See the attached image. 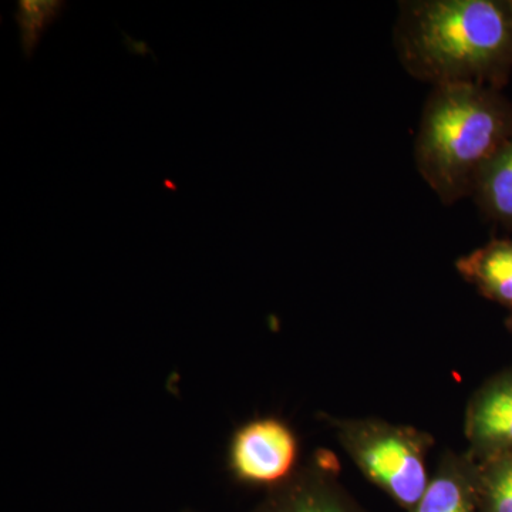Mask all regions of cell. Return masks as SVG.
Here are the masks:
<instances>
[{"label": "cell", "instance_id": "cell-1", "mask_svg": "<svg viewBox=\"0 0 512 512\" xmlns=\"http://www.w3.org/2000/svg\"><path fill=\"white\" fill-rule=\"evenodd\" d=\"M394 46L406 72L433 87L477 84L501 90L512 74L508 0L402 3Z\"/></svg>", "mask_w": 512, "mask_h": 512}, {"label": "cell", "instance_id": "cell-2", "mask_svg": "<svg viewBox=\"0 0 512 512\" xmlns=\"http://www.w3.org/2000/svg\"><path fill=\"white\" fill-rule=\"evenodd\" d=\"M512 138V101L493 87H433L416 137L417 170L444 204L471 197L481 170Z\"/></svg>", "mask_w": 512, "mask_h": 512}, {"label": "cell", "instance_id": "cell-3", "mask_svg": "<svg viewBox=\"0 0 512 512\" xmlns=\"http://www.w3.org/2000/svg\"><path fill=\"white\" fill-rule=\"evenodd\" d=\"M340 446L363 476L403 510L413 512L431 480L427 471L434 439L426 431L373 417L322 414Z\"/></svg>", "mask_w": 512, "mask_h": 512}, {"label": "cell", "instance_id": "cell-4", "mask_svg": "<svg viewBox=\"0 0 512 512\" xmlns=\"http://www.w3.org/2000/svg\"><path fill=\"white\" fill-rule=\"evenodd\" d=\"M228 467L241 483L274 488L301 467L298 437L278 417L249 420L232 434Z\"/></svg>", "mask_w": 512, "mask_h": 512}, {"label": "cell", "instance_id": "cell-5", "mask_svg": "<svg viewBox=\"0 0 512 512\" xmlns=\"http://www.w3.org/2000/svg\"><path fill=\"white\" fill-rule=\"evenodd\" d=\"M316 457L271 488L254 512H367L340 483L336 466Z\"/></svg>", "mask_w": 512, "mask_h": 512}, {"label": "cell", "instance_id": "cell-6", "mask_svg": "<svg viewBox=\"0 0 512 512\" xmlns=\"http://www.w3.org/2000/svg\"><path fill=\"white\" fill-rule=\"evenodd\" d=\"M464 434L478 463L512 451V369L490 377L471 396Z\"/></svg>", "mask_w": 512, "mask_h": 512}, {"label": "cell", "instance_id": "cell-7", "mask_svg": "<svg viewBox=\"0 0 512 512\" xmlns=\"http://www.w3.org/2000/svg\"><path fill=\"white\" fill-rule=\"evenodd\" d=\"M413 512H481L478 463L468 451L447 450L441 456Z\"/></svg>", "mask_w": 512, "mask_h": 512}, {"label": "cell", "instance_id": "cell-8", "mask_svg": "<svg viewBox=\"0 0 512 512\" xmlns=\"http://www.w3.org/2000/svg\"><path fill=\"white\" fill-rule=\"evenodd\" d=\"M456 269L484 298L512 313V237L491 239L461 256Z\"/></svg>", "mask_w": 512, "mask_h": 512}, {"label": "cell", "instance_id": "cell-9", "mask_svg": "<svg viewBox=\"0 0 512 512\" xmlns=\"http://www.w3.org/2000/svg\"><path fill=\"white\" fill-rule=\"evenodd\" d=\"M471 197L488 220L512 232V138L481 170Z\"/></svg>", "mask_w": 512, "mask_h": 512}, {"label": "cell", "instance_id": "cell-10", "mask_svg": "<svg viewBox=\"0 0 512 512\" xmlns=\"http://www.w3.org/2000/svg\"><path fill=\"white\" fill-rule=\"evenodd\" d=\"M478 495L481 512H512V451L478 463Z\"/></svg>", "mask_w": 512, "mask_h": 512}, {"label": "cell", "instance_id": "cell-11", "mask_svg": "<svg viewBox=\"0 0 512 512\" xmlns=\"http://www.w3.org/2000/svg\"><path fill=\"white\" fill-rule=\"evenodd\" d=\"M66 8L64 0H19L16 3L15 22L26 60H32L46 30Z\"/></svg>", "mask_w": 512, "mask_h": 512}, {"label": "cell", "instance_id": "cell-12", "mask_svg": "<svg viewBox=\"0 0 512 512\" xmlns=\"http://www.w3.org/2000/svg\"><path fill=\"white\" fill-rule=\"evenodd\" d=\"M163 185L165 188H167V190H170L173 192L178 190V185L173 183V181H171V180H164Z\"/></svg>", "mask_w": 512, "mask_h": 512}, {"label": "cell", "instance_id": "cell-13", "mask_svg": "<svg viewBox=\"0 0 512 512\" xmlns=\"http://www.w3.org/2000/svg\"><path fill=\"white\" fill-rule=\"evenodd\" d=\"M505 326H507L508 332L512 335V313L508 315V318L505 319Z\"/></svg>", "mask_w": 512, "mask_h": 512}, {"label": "cell", "instance_id": "cell-14", "mask_svg": "<svg viewBox=\"0 0 512 512\" xmlns=\"http://www.w3.org/2000/svg\"><path fill=\"white\" fill-rule=\"evenodd\" d=\"M508 2H510V10H511V15H512V0H508Z\"/></svg>", "mask_w": 512, "mask_h": 512}]
</instances>
